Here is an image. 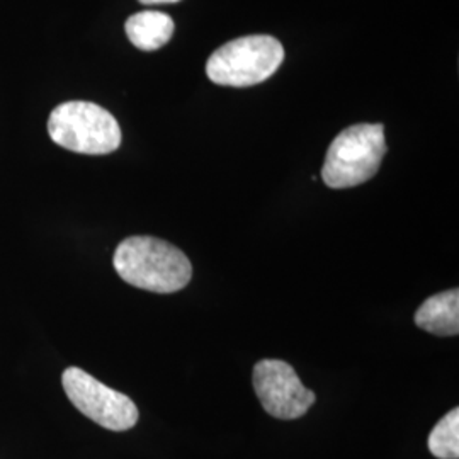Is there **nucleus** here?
Segmentation results:
<instances>
[{
    "instance_id": "obj_1",
    "label": "nucleus",
    "mask_w": 459,
    "mask_h": 459,
    "mask_svg": "<svg viewBox=\"0 0 459 459\" xmlns=\"http://www.w3.org/2000/svg\"><path fill=\"white\" fill-rule=\"evenodd\" d=\"M113 264L125 282L160 295L181 291L193 278V265L181 248L155 237L123 240Z\"/></svg>"
},
{
    "instance_id": "obj_2",
    "label": "nucleus",
    "mask_w": 459,
    "mask_h": 459,
    "mask_svg": "<svg viewBox=\"0 0 459 459\" xmlns=\"http://www.w3.org/2000/svg\"><path fill=\"white\" fill-rule=\"evenodd\" d=\"M386 155L383 125H354L330 143L322 179L330 189H349L373 179Z\"/></svg>"
},
{
    "instance_id": "obj_3",
    "label": "nucleus",
    "mask_w": 459,
    "mask_h": 459,
    "mask_svg": "<svg viewBox=\"0 0 459 459\" xmlns=\"http://www.w3.org/2000/svg\"><path fill=\"white\" fill-rule=\"evenodd\" d=\"M48 133L56 145L83 155H108L121 145V128L115 116L85 100L56 106L49 115Z\"/></svg>"
},
{
    "instance_id": "obj_4",
    "label": "nucleus",
    "mask_w": 459,
    "mask_h": 459,
    "mask_svg": "<svg viewBox=\"0 0 459 459\" xmlns=\"http://www.w3.org/2000/svg\"><path fill=\"white\" fill-rule=\"evenodd\" d=\"M282 60L284 48L276 38L244 36L214 51L206 64V75L218 85L250 87L274 75Z\"/></svg>"
},
{
    "instance_id": "obj_5",
    "label": "nucleus",
    "mask_w": 459,
    "mask_h": 459,
    "mask_svg": "<svg viewBox=\"0 0 459 459\" xmlns=\"http://www.w3.org/2000/svg\"><path fill=\"white\" fill-rule=\"evenodd\" d=\"M62 385L74 407L99 426L115 432L136 426L140 413L132 398L106 386L81 368H66Z\"/></svg>"
},
{
    "instance_id": "obj_6",
    "label": "nucleus",
    "mask_w": 459,
    "mask_h": 459,
    "mask_svg": "<svg viewBox=\"0 0 459 459\" xmlns=\"http://www.w3.org/2000/svg\"><path fill=\"white\" fill-rule=\"evenodd\" d=\"M254 390L269 415L281 420L303 417L316 400L288 362L263 359L254 368Z\"/></svg>"
},
{
    "instance_id": "obj_7",
    "label": "nucleus",
    "mask_w": 459,
    "mask_h": 459,
    "mask_svg": "<svg viewBox=\"0 0 459 459\" xmlns=\"http://www.w3.org/2000/svg\"><path fill=\"white\" fill-rule=\"evenodd\" d=\"M415 325L437 337H455L459 333V291L449 290L430 296L415 312Z\"/></svg>"
},
{
    "instance_id": "obj_8",
    "label": "nucleus",
    "mask_w": 459,
    "mask_h": 459,
    "mask_svg": "<svg viewBox=\"0 0 459 459\" xmlns=\"http://www.w3.org/2000/svg\"><path fill=\"white\" fill-rule=\"evenodd\" d=\"M125 31L136 48L155 51L170 41L174 34V21L159 11H142L126 21Z\"/></svg>"
},
{
    "instance_id": "obj_9",
    "label": "nucleus",
    "mask_w": 459,
    "mask_h": 459,
    "mask_svg": "<svg viewBox=\"0 0 459 459\" xmlns=\"http://www.w3.org/2000/svg\"><path fill=\"white\" fill-rule=\"evenodd\" d=\"M429 451L439 459L459 458V411L453 409L432 429L429 436Z\"/></svg>"
},
{
    "instance_id": "obj_10",
    "label": "nucleus",
    "mask_w": 459,
    "mask_h": 459,
    "mask_svg": "<svg viewBox=\"0 0 459 459\" xmlns=\"http://www.w3.org/2000/svg\"><path fill=\"white\" fill-rule=\"evenodd\" d=\"M145 5H155V4H176L179 0H140Z\"/></svg>"
}]
</instances>
